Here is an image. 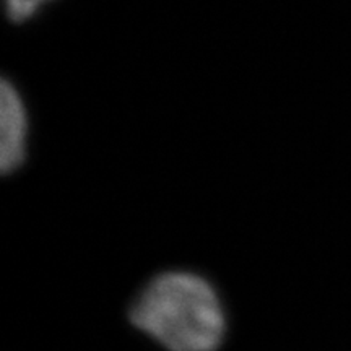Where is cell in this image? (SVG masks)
<instances>
[{"label": "cell", "instance_id": "cell-1", "mask_svg": "<svg viewBox=\"0 0 351 351\" xmlns=\"http://www.w3.org/2000/svg\"><path fill=\"white\" fill-rule=\"evenodd\" d=\"M127 315L135 330L165 351H219L228 335L218 288L187 269L153 275L132 298Z\"/></svg>", "mask_w": 351, "mask_h": 351}, {"label": "cell", "instance_id": "cell-2", "mask_svg": "<svg viewBox=\"0 0 351 351\" xmlns=\"http://www.w3.org/2000/svg\"><path fill=\"white\" fill-rule=\"evenodd\" d=\"M28 112L20 91L3 78L0 85V169L3 176L23 168L28 158Z\"/></svg>", "mask_w": 351, "mask_h": 351}, {"label": "cell", "instance_id": "cell-3", "mask_svg": "<svg viewBox=\"0 0 351 351\" xmlns=\"http://www.w3.org/2000/svg\"><path fill=\"white\" fill-rule=\"evenodd\" d=\"M52 0H5V12L7 16L13 23H20V21L28 20L33 16L39 8Z\"/></svg>", "mask_w": 351, "mask_h": 351}]
</instances>
